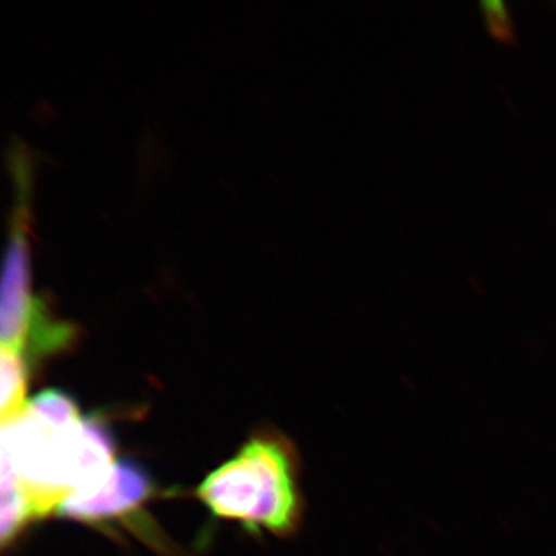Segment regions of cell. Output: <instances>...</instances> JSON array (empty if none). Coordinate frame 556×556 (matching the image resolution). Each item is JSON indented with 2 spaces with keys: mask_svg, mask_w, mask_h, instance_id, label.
<instances>
[{
  "mask_svg": "<svg viewBox=\"0 0 556 556\" xmlns=\"http://www.w3.org/2000/svg\"><path fill=\"white\" fill-rule=\"evenodd\" d=\"M149 471L135 459L113 464L104 484L89 493L72 495L60 507L61 517L100 525L134 514L152 495Z\"/></svg>",
  "mask_w": 556,
  "mask_h": 556,
  "instance_id": "277c9868",
  "label": "cell"
},
{
  "mask_svg": "<svg viewBox=\"0 0 556 556\" xmlns=\"http://www.w3.org/2000/svg\"><path fill=\"white\" fill-rule=\"evenodd\" d=\"M479 7L482 10L486 28L497 40L503 42H515L517 40V27H515L514 17L510 9L503 0H481Z\"/></svg>",
  "mask_w": 556,
  "mask_h": 556,
  "instance_id": "52a82bcc",
  "label": "cell"
},
{
  "mask_svg": "<svg viewBox=\"0 0 556 556\" xmlns=\"http://www.w3.org/2000/svg\"><path fill=\"white\" fill-rule=\"evenodd\" d=\"M0 507H2L0 535H2V546L5 547L21 532L22 527L35 519L20 479L5 464H2V506Z\"/></svg>",
  "mask_w": 556,
  "mask_h": 556,
  "instance_id": "8992f818",
  "label": "cell"
},
{
  "mask_svg": "<svg viewBox=\"0 0 556 556\" xmlns=\"http://www.w3.org/2000/svg\"><path fill=\"white\" fill-rule=\"evenodd\" d=\"M2 464L20 479L33 517L43 518L109 478L112 431L100 417L80 416L64 391L46 390L17 419L2 424Z\"/></svg>",
  "mask_w": 556,
  "mask_h": 556,
  "instance_id": "6da1fadb",
  "label": "cell"
},
{
  "mask_svg": "<svg viewBox=\"0 0 556 556\" xmlns=\"http://www.w3.org/2000/svg\"><path fill=\"white\" fill-rule=\"evenodd\" d=\"M0 376H2V424L17 419L27 409V361L16 351L2 346L0 354Z\"/></svg>",
  "mask_w": 556,
  "mask_h": 556,
  "instance_id": "5b68a950",
  "label": "cell"
},
{
  "mask_svg": "<svg viewBox=\"0 0 556 556\" xmlns=\"http://www.w3.org/2000/svg\"><path fill=\"white\" fill-rule=\"evenodd\" d=\"M25 159L11 161L17 200L11 212L9 241L3 255L2 291H0V336L2 346L24 356L25 342L36 318L47 308L42 299L31 292L30 257H28V186L30 170Z\"/></svg>",
  "mask_w": 556,
  "mask_h": 556,
  "instance_id": "3957f363",
  "label": "cell"
},
{
  "mask_svg": "<svg viewBox=\"0 0 556 556\" xmlns=\"http://www.w3.org/2000/svg\"><path fill=\"white\" fill-rule=\"evenodd\" d=\"M197 496L214 517L288 535L302 510L294 452L283 438L257 434L201 482Z\"/></svg>",
  "mask_w": 556,
  "mask_h": 556,
  "instance_id": "7a4b0ae2",
  "label": "cell"
}]
</instances>
